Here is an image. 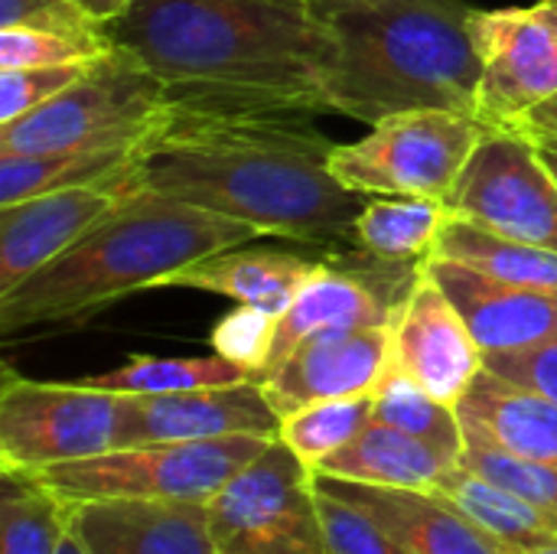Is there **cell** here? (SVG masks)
Segmentation results:
<instances>
[{
	"instance_id": "6da1fadb",
	"label": "cell",
	"mask_w": 557,
	"mask_h": 554,
	"mask_svg": "<svg viewBox=\"0 0 557 554\" xmlns=\"http://www.w3.org/2000/svg\"><path fill=\"white\" fill-rule=\"evenodd\" d=\"M333 147L307 114L166 108L131 183L248 222L264 238L339 245L352 242L372 196L336 180Z\"/></svg>"
},
{
	"instance_id": "7a4b0ae2",
	"label": "cell",
	"mask_w": 557,
	"mask_h": 554,
	"mask_svg": "<svg viewBox=\"0 0 557 554\" xmlns=\"http://www.w3.org/2000/svg\"><path fill=\"white\" fill-rule=\"evenodd\" d=\"M104 29L166 85L170 108L330 114L333 39L313 0H134Z\"/></svg>"
},
{
	"instance_id": "3957f363",
	"label": "cell",
	"mask_w": 557,
	"mask_h": 554,
	"mask_svg": "<svg viewBox=\"0 0 557 554\" xmlns=\"http://www.w3.org/2000/svg\"><path fill=\"white\" fill-rule=\"evenodd\" d=\"M333 39L330 114L379 124L401 111L476 114L483 52L467 0H313Z\"/></svg>"
},
{
	"instance_id": "277c9868",
	"label": "cell",
	"mask_w": 557,
	"mask_h": 554,
	"mask_svg": "<svg viewBox=\"0 0 557 554\" xmlns=\"http://www.w3.org/2000/svg\"><path fill=\"white\" fill-rule=\"evenodd\" d=\"M264 238L255 225L202 206L134 189L65 255L0 294V333L82 323L134 291L225 248Z\"/></svg>"
},
{
	"instance_id": "5b68a950",
	"label": "cell",
	"mask_w": 557,
	"mask_h": 554,
	"mask_svg": "<svg viewBox=\"0 0 557 554\" xmlns=\"http://www.w3.org/2000/svg\"><path fill=\"white\" fill-rule=\"evenodd\" d=\"M274 438L238 434L215 441H170L104 451L98 457L55 464L33 477L59 503L91 500H160L209 503L242 467H248Z\"/></svg>"
},
{
	"instance_id": "8992f818",
	"label": "cell",
	"mask_w": 557,
	"mask_h": 554,
	"mask_svg": "<svg viewBox=\"0 0 557 554\" xmlns=\"http://www.w3.org/2000/svg\"><path fill=\"white\" fill-rule=\"evenodd\" d=\"M166 85L114 49L42 108L13 124H0V153H52L147 140L166 118Z\"/></svg>"
},
{
	"instance_id": "52a82bcc",
	"label": "cell",
	"mask_w": 557,
	"mask_h": 554,
	"mask_svg": "<svg viewBox=\"0 0 557 554\" xmlns=\"http://www.w3.org/2000/svg\"><path fill=\"white\" fill-rule=\"evenodd\" d=\"M490 127L470 111H401L352 144H336L330 170L366 196L450 199Z\"/></svg>"
},
{
	"instance_id": "ba28073f",
	"label": "cell",
	"mask_w": 557,
	"mask_h": 554,
	"mask_svg": "<svg viewBox=\"0 0 557 554\" xmlns=\"http://www.w3.org/2000/svg\"><path fill=\"white\" fill-rule=\"evenodd\" d=\"M209 529L219 554H330L313 467L281 434L209 500Z\"/></svg>"
},
{
	"instance_id": "9c48e42d",
	"label": "cell",
	"mask_w": 557,
	"mask_h": 554,
	"mask_svg": "<svg viewBox=\"0 0 557 554\" xmlns=\"http://www.w3.org/2000/svg\"><path fill=\"white\" fill-rule=\"evenodd\" d=\"M121 395L85 382H36L3 366L0 473H36L114 451Z\"/></svg>"
},
{
	"instance_id": "30bf717a",
	"label": "cell",
	"mask_w": 557,
	"mask_h": 554,
	"mask_svg": "<svg viewBox=\"0 0 557 554\" xmlns=\"http://www.w3.org/2000/svg\"><path fill=\"white\" fill-rule=\"evenodd\" d=\"M447 202L486 232L557 251V176L525 131L490 127Z\"/></svg>"
},
{
	"instance_id": "8fae6325",
	"label": "cell",
	"mask_w": 557,
	"mask_h": 554,
	"mask_svg": "<svg viewBox=\"0 0 557 554\" xmlns=\"http://www.w3.org/2000/svg\"><path fill=\"white\" fill-rule=\"evenodd\" d=\"M424 264H401L375 258L352 245V251L313 264L297 297L277 320L268 369L271 372L300 340L333 327H395Z\"/></svg>"
},
{
	"instance_id": "7c38bea8",
	"label": "cell",
	"mask_w": 557,
	"mask_h": 554,
	"mask_svg": "<svg viewBox=\"0 0 557 554\" xmlns=\"http://www.w3.org/2000/svg\"><path fill=\"white\" fill-rule=\"evenodd\" d=\"M483 82L476 118L486 127L519 121L557 91V20L548 0L532 7L476 10Z\"/></svg>"
},
{
	"instance_id": "4fadbf2b",
	"label": "cell",
	"mask_w": 557,
	"mask_h": 554,
	"mask_svg": "<svg viewBox=\"0 0 557 554\" xmlns=\"http://www.w3.org/2000/svg\"><path fill=\"white\" fill-rule=\"evenodd\" d=\"M395 327H333L300 340L258 382L281 421L313 402L369 395L392 366Z\"/></svg>"
},
{
	"instance_id": "5bb4252c",
	"label": "cell",
	"mask_w": 557,
	"mask_h": 554,
	"mask_svg": "<svg viewBox=\"0 0 557 554\" xmlns=\"http://www.w3.org/2000/svg\"><path fill=\"white\" fill-rule=\"evenodd\" d=\"M238 434H281V415L268 402L258 379L173 395H121L114 451L137 444L215 441Z\"/></svg>"
},
{
	"instance_id": "9a60e30c",
	"label": "cell",
	"mask_w": 557,
	"mask_h": 554,
	"mask_svg": "<svg viewBox=\"0 0 557 554\" xmlns=\"http://www.w3.org/2000/svg\"><path fill=\"white\" fill-rule=\"evenodd\" d=\"M131 176L0 206V294L65 255L104 222L134 193Z\"/></svg>"
},
{
	"instance_id": "2e32d148",
	"label": "cell",
	"mask_w": 557,
	"mask_h": 554,
	"mask_svg": "<svg viewBox=\"0 0 557 554\" xmlns=\"http://www.w3.org/2000/svg\"><path fill=\"white\" fill-rule=\"evenodd\" d=\"M392 359L444 405H460L483 366V349L441 284L421 271L398 323Z\"/></svg>"
},
{
	"instance_id": "e0dca14e",
	"label": "cell",
	"mask_w": 557,
	"mask_h": 554,
	"mask_svg": "<svg viewBox=\"0 0 557 554\" xmlns=\"http://www.w3.org/2000/svg\"><path fill=\"white\" fill-rule=\"evenodd\" d=\"M65 526L88 554H219L209 529V503H69Z\"/></svg>"
},
{
	"instance_id": "ac0fdd59",
	"label": "cell",
	"mask_w": 557,
	"mask_h": 554,
	"mask_svg": "<svg viewBox=\"0 0 557 554\" xmlns=\"http://www.w3.org/2000/svg\"><path fill=\"white\" fill-rule=\"evenodd\" d=\"M424 268L454 300L483 356L529 349L557 336V297L512 287L447 258H431Z\"/></svg>"
},
{
	"instance_id": "d6986e66",
	"label": "cell",
	"mask_w": 557,
	"mask_h": 554,
	"mask_svg": "<svg viewBox=\"0 0 557 554\" xmlns=\"http://www.w3.org/2000/svg\"><path fill=\"white\" fill-rule=\"evenodd\" d=\"M313 480L320 490L366 509L411 554H512L441 493L369 487L356 480H336L317 470Z\"/></svg>"
},
{
	"instance_id": "ffe728a7",
	"label": "cell",
	"mask_w": 557,
	"mask_h": 554,
	"mask_svg": "<svg viewBox=\"0 0 557 554\" xmlns=\"http://www.w3.org/2000/svg\"><path fill=\"white\" fill-rule=\"evenodd\" d=\"M467 441L499 447L506 454L557 464V405L483 369L457 405Z\"/></svg>"
},
{
	"instance_id": "44dd1931",
	"label": "cell",
	"mask_w": 557,
	"mask_h": 554,
	"mask_svg": "<svg viewBox=\"0 0 557 554\" xmlns=\"http://www.w3.org/2000/svg\"><path fill=\"white\" fill-rule=\"evenodd\" d=\"M313 264L317 261L284 251V248L238 245V248L215 251L209 258H199L189 268L166 274L157 287L206 291V294H219L235 304H251L281 317L297 297Z\"/></svg>"
},
{
	"instance_id": "7402d4cb",
	"label": "cell",
	"mask_w": 557,
	"mask_h": 554,
	"mask_svg": "<svg viewBox=\"0 0 557 554\" xmlns=\"http://www.w3.org/2000/svg\"><path fill=\"white\" fill-rule=\"evenodd\" d=\"M460 460L437 451L434 444L405 434L392 424L372 421L356 441L320 460L313 470L336 477V480H356L369 487H392V490H424L434 493L437 483L454 470Z\"/></svg>"
},
{
	"instance_id": "603a6c76",
	"label": "cell",
	"mask_w": 557,
	"mask_h": 554,
	"mask_svg": "<svg viewBox=\"0 0 557 554\" xmlns=\"http://www.w3.org/2000/svg\"><path fill=\"white\" fill-rule=\"evenodd\" d=\"M147 140L72 147L52 153H0V206H13L42 193L114 183L134 173Z\"/></svg>"
},
{
	"instance_id": "cb8c5ba5",
	"label": "cell",
	"mask_w": 557,
	"mask_h": 554,
	"mask_svg": "<svg viewBox=\"0 0 557 554\" xmlns=\"http://www.w3.org/2000/svg\"><path fill=\"white\" fill-rule=\"evenodd\" d=\"M454 219L447 199L431 196H372L352 225L356 248L401 264H428Z\"/></svg>"
},
{
	"instance_id": "d4e9b609",
	"label": "cell",
	"mask_w": 557,
	"mask_h": 554,
	"mask_svg": "<svg viewBox=\"0 0 557 554\" xmlns=\"http://www.w3.org/2000/svg\"><path fill=\"white\" fill-rule=\"evenodd\" d=\"M434 493L450 500L490 539H496L503 549H509L512 554L529 552L535 545H545V542L557 539V526L545 513H539L519 493L480 477L476 470H470L463 464L447 470V477L437 483Z\"/></svg>"
},
{
	"instance_id": "484cf974",
	"label": "cell",
	"mask_w": 557,
	"mask_h": 554,
	"mask_svg": "<svg viewBox=\"0 0 557 554\" xmlns=\"http://www.w3.org/2000/svg\"><path fill=\"white\" fill-rule=\"evenodd\" d=\"M434 258L460 261L470 264L496 281H506L522 291L548 294L557 297V251L529 245V242H512L496 232H486L460 216H454L434 248Z\"/></svg>"
},
{
	"instance_id": "4316f807",
	"label": "cell",
	"mask_w": 557,
	"mask_h": 554,
	"mask_svg": "<svg viewBox=\"0 0 557 554\" xmlns=\"http://www.w3.org/2000/svg\"><path fill=\"white\" fill-rule=\"evenodd\" d=\"M255 376L228 359L196 356V359H166V356H131L124 366L82 379L91 389L114 392V395H173V392H196V389H222L242 385Z\"/></svg>"
},
{
	"instance_id": "83f0119b",
	"label": "cell",
	"mask_w": 557,
	"mask_h": 554,
	"mask_svg": "<svg viewBox=\"0 0 557 554\" xmlns=\"http://www.w3.org/2000/svg\"><path fill=\"white\" fill-rule=\"evenodd\" d=\"M375 421L392 424L405 434H414L434 444L437 451L450 454L454 460L463 457L467 434H463L457 408L444 405L428 389H421L395 359L375 389Z\"/></svg>"
},
{
	"instance_id": "f1b7e54d",
	"label": "cell",
	"mask_w": 557,
	"mask_h": 554,
	"mask_svg": "<svg viewBox=\"0 0 557 554\" xmlns=\"http://www.w3.org/2000/svg\"><path fill=\"white\" fill-rule=\"evenodd\" d=\"M0 477V554H59L65 506L26 473Z\"/></svg>"
},
{
	"instance_id": "f546056e",
	"label": "cell",
	"mask_w": 557,
	"mask_h": 554,
	"mask_svg": "<svg viewBox=\"0 0 557 554\" xmlns=\"http://www.w3.org/2000/svg\"><path fill=\"white\" fill-rule=\"evenodd\" d=\"M372 421H375V392L326 398L287 415L281 421V438L300 460L317 467L320 460L356 441Z\"/></svg>"
},
{
	"instance_id": "4dcf8cb0",
	"label": "cell",
	"mask_w": 557,
	"mask_h": 554,
	"mask_svg": "<svg viewBox=\"0 0 557 554\" xmlns=\"http://www.w3.org/2000/svg\"><path fill=\"white\" fill-rule=\"evenodd\" d=\"M460 464L476 470L480 477L519 493L525 503H532L557 526V464L525 460V457L506 454V451L480 444V441H467Z\"/></svg>"
},
{
	"instance_id": "1f68e13d",
	"label": "cell",
	"mask_w": 557,
	"mask_h": 554,
	"mask_svg": "<svg viewBox=\"0 0 557 554\" xmlns=\"http://www.w3.org/2000/svg\"><path fill=\"white\" fill-rule=\"evenodd\" d=\"M46 29L69 36L95 56H111L108 29L95 23L75 0H0V29Z\"/></svg>"
},
{
	"instance_id": "d6a6232c",
	"label": "cell",
	"mask_w": 557,
	"mask_h": 554,
	"mask_svg": "<svg viewBox=\"0 0 557 554\" xmlns=\"http://www.w3.org/2000/svg\"><path fill=\"white\" fill-rule=\"evenodd\" d=\"M277 313L251 307V304H235V310H228L215 330H212V349L248 369L255 379L264 376L268 359H271V346H274V333H277Z\"/></svg>"
},
{
	"instance_id": "836d02e7",
	"label": "cell",
	"mask_w": 557,
	"mask_h": 554,
	"mask_svg": "<svg viewBox=\"0 0 557 554\" xmlns=\"http://www.w3.org/2000/svg\"><path fill=\"white\" fill-rule=\"evenodd\" d=\"M317 506H320V522H323L330 554H411L366 509H359L320 487H317Z\"/></svg>"
},
{
	"instance_id": "e575fe53",
	"label": "cell",
	"mask_w": 557,
	"mask_h": 554,
	"mask_svg": "<svg viewBox=\"0 0 557 554\" xmlns=\"http://www.w3.org/2000/svg\"><path fill=\"white\" fill-rule=\"evenodd\" d=\"M95 62H65V65L0 72V124H13V121L26 118L29 111L42 108L59 91L75 85Z\"/></svg>"
},
{
	"instance_id": "d590c367",
	"label": "cell",
	"mask_w": 557,
	"mask_h": 554,
	"mask_svg": "<svg viewBox=\"0 0 557 554\" xmlns=\"http://www.w3.org/2000/svg\"><path fill=\"white\" fill-rule=\"evenodd\" d=\"M95 56L82 42L46 33V29H0V72L7 69H42V65H65V62H95Z\"/></svg>"
},
{
	"instance_id": "8d00e7d4",
	"label": "cell",
	"mask_w": 557,
	"mask_h": 554,
	"mask_svg": "<svg viewBox=\"0 0 557 554\" xmlns=\"http://www.w3.org/2000/svg\"><path fill=\"white\" fill-rule=\"evenodd\" d=\"M483 366L490 372H496L499 379L522 385L529 392H539L557 405V336L535 343L529 349L490 353V356H483Z\"/></svg>"
},
{
	"instance_id": "74e56055",
	"label": "cell",
	"mask_w": 557,
	"mask_h": 554,
	"mask_svg": "<svg viewBox=\"0 0 557 554\" xmlns=\"http://www.w3.org/2000/svg\"><path fill=\"white\" fill-rule=\"evenodd\" d=\"M516 131H525V134L535 137V140H557V91L555 95H548L542 104H535V108L519 121Z\"/></svg>"
},
{
	"instance_id": "f35d334b",
	"label": "cell",
	"mask_w": 557,
	"mask_h": 554,
	"mask_svg": "<svg viewBox=\"0 0 557 554\" xmlns=\"http://www.w3.org/2000/svg\"><path fill=\"white\" fill-rule=\"evenodd\" d=\"M95 23H101V26H108V23H114L134 0H75Z\"/></svg>"
},
{
	"instance_id": "ab89813d",
	"label": "cell",
	"mask_w": 557,
	"mask_h": 554,
	"mask_svg": "<svg viewBox=\"0 0 557 554\" xmlns=\"http://www.w3.org/2000/svg\"><path fill=\"white\" fill-rule=\"evenodd\" d=\"M59 554H88V552H85V545H82L72 532H65V539H62V545H59Z\"/></svg>"
},
{
	"instance_id": "60d3db41",
	"label": "cell",
	"mask_w": 557,
	"mask_h": 554,
	"mask_svg": "<svg viewBox=\"0 0 557 554\" xmlns=\"http://www.w3.org/2000/svg\"><path fill=\"white\" fill-rule=\"evenodd\" d=\"M542 147V157H545V163L552 167V173L557 176V147H552V144H539Z\"/></svg>"
},
{
	"instance_id": "b9f144b4",
	"label": "cell",
	"mask_w": 557,
	"mask_h": 554,
	"mask_svg": "<svg viewBox=\"0 0 557 554\" xmlns=\"http://www.w3.org/2000/svg\"><path fill=\"white\" fill-rule=\"evenodd\" d=\"M522 554H557V539L545 542V545H535V549H529V552H522Z\"/></svg>"
},
{
	"instance_id": "7bdbcfd3",
	"label": "cell",
	"mask_w": 557,
	"mask_h": 554,
	"mask_svg": "<svg viewBox=\"0 0 557 554\" xmlns=\"http://www.w3.org/2000/svg\"><path fill=\"white\" fill-rule=\"evenodd\" d=\"M552 3V10H555V20H557V0H548Z\"/></svg>"
},
{
	"instance_id": "ee69618b",
	"label": "cell",
	"mask_w": 557,
	"mask_h": 554,
	"mask_svg": "<svg viewBox=\"0 0 557 554\" xmlns=\"http://www.w3.org/2000/svg\"><path fill=\"white\" fill-rule=\"evenodd\" d=\"M539 144H552V147H557V140H539Z\"/></svg>"
}]
</instances>
